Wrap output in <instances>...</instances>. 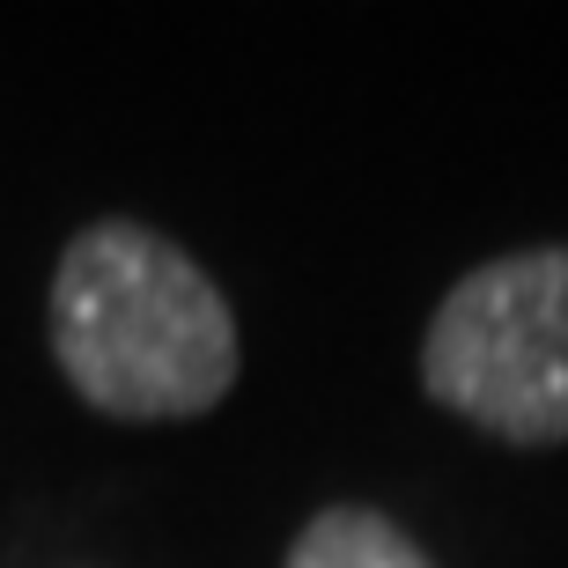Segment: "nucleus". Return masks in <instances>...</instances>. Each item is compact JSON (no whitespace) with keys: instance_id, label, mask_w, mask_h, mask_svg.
Masks as SVG:
<instances>
[{"instance_id":"nucleus-3","label":"nucleus","mask_w":568,"mask_h":568,"mask_svg":"<svg viewBox=\"0 0 568 568\" xmlns=\"http://www.w3.org/2000/svg\"><path fill=\"white\" fill-rule=\"evenodd\" d=\"M288 568H436V561L377 509H325L288 547Z\"/></svg>"},{"instance_id":"nucleus-2","label":"nucleus","mask_w":568,"mask_h":568,"mask_svg":"<svg viewBox=\"0 0 568 568\" xmlns=\"http://www.w3.org/2000/svg\"><path fill=\"white\" fill-rule=\"evenodd\" d=\"M428 399L503 443L568 436V244L487 258L436 303L422 339Z\"/></svg>"},{"instance_id":"nucleus-1","label":"nucleus","mask_w":568,"mask_h":568,"mask_svg":"<svg viewBox=\"0 0 568 568\" xmlns=\"http://www.w3.org/2000/svg\"><path fill=\"white\" fill-rule=\"evenodd\" d=\"M52 347L67 384L119 422H192L236 384V317L170 236L97 222L52 281Z\"/></svg>"}]
</instances>
